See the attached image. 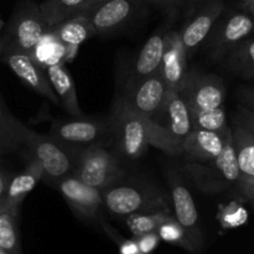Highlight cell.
<instances>
[{"label":"cell","mask_w":254,"mask_h":254,"mask_svg":"<svg viewBox=\"0 0 254 254\" xmlns=\"http://www.w3.org/2000/svg\"><path fill=\"white\" fill-rule=\"evenodd\" d=\"M112 126L116 148L123 158L136 160L144 155L149 146L176 155L165 129L154 119L135 111L124 98L117 103Z\"/></svg>","instance_id":"obj_1"},{"label":"cell","mask_w":254,"mask_h":254,"mask_svg":"<svg viewBox=\"0 0 254 254\" xmlns=\"http://www.w3.org/2000/svg\"><path fill=\"white\" fill-rule=\"evenodd\" d=\"M102 192L103 205L113 216L128 217L136 213L170 212L168 196L159 189L148 185H130L119 183L104 189Z\"/></svg>","instance_id":"obj_2"},{"label":"cell","mask_w":254,"mask_h":254,"mask_svg":"<svg viewBox=\"0 0 254 254\" xmlns=\"http://www.w3.org/2000/svg\"><path fill=\"white\" fill-rule=\"evenodd\" d=\"M112 118L109 121L86 117H72L52 124L49 135L64 146L72 156L92 145H103L112 136Z\"/></svg>","instance_id":"obj_3"},{"label":"cell","mask_w":254,"mask_h":254,"mask_svg":"<svg viewBox=\"0 0 254 254\" xmlns=\"http://www.w3.org/2000/svg\"><path fill=\"white\" fill-rule=\"evenodd\" d=\"M72 175L87 185L103 191L119 183L124 178V170L117 155L98 144L88 146L73 156Z\"/></svg>","instance_id":"obj_4"},{"label":"cell","mask_w":254,"mask_h":254,"mask_svg":"<svg viewBox=\"0 0 254 254\" xmlns=\"http://www.w3.org/2000/svg\"><path fill=\"white\" fill-rule=\"evenodd\" d=\"M49 30L39 4L25 0L12 12L2 39V47L31 55L34 47Z\"/></svg>","instance_id":"obj_5"},{"label":"cell","mask_w":254,"mask_h":254,"mask_svg":"<svg viewBox=\"0 0 254 254\" xmlns=\"http://www.w3.org/2000/svg\"><path fill=\"white\" fill-rule=\"evenodd\" d=\"M25 148L30 150V159L36 160L42 168L44 179L57 184L73 171V156L50 135L32 131Z\"/></svg>","instance_id":"obj_6"},{"label":"cell","mask_w":254,"mask_h":254,"mask_svg":"<svg viewBox=\"0 0 254 254\" xmlns=\"http://www.w3.org/2000/svg\"><path fill=\"white\" fill-rule=\"evenodd\" d=\"M254 31V19L246 11H235L217 21L210 39V56L212 61L225 57Z\"/></svg>","instance_id":"obj_7"},{"label":"cell","mask_w":254,"mask_h":254,"mask_svg":"<svg viewBox=\"0 0 254 254\" xmlns=\"http://www.w3.org/2000/svg\"><path fill=\"white\" fill-rule=\"evenodd\" d=\"M180 96L190 111L222 107L226 98V86L222 78L213 74L188 72Z\"/></svg>","instance_id":"obj_8"},{"label":"cell","mask_w":254,"mask_h":254,"mask_svg":"<svg viewBox=\"0 0 254 254\" xmlns=\"http://www.w3.org/2000/svg\"><path fill=\"white\" fill-rule=\"evenodd\" d=\"M225 11V0H205L180 32L188 56L192 55L210 36L213 27Z\"/></svg>","instance_id":"obj_9"},{"label":"cell","mask_w":254,"mask_h":254,"mask_svg":"<svg viewBox=\"0 0 254 254\" xmlns=\"http://www.w3.org/2000/svg\"><path fill=\"white\" fill-rule=\"evenodd\" d=\"M0 57L27 87H30L40 96L51 101L54 104L60 106L59 98L47 79L46 72L32 60L30 55L22 54L16 50L7 49V47H2Z\"/></svg>","instance_id":"obj_10"},{"label":"cell","mask_w":254,"mask_h":254,"mask_svg":"<svg viewBox=\"0 0 254 254\" xmlns=\"http://www.w3.org/2000/svg\"><path fill=\"white\" fill-rule=\"evenodd\" d=\"M56 185L74 215L84 220H96L104 206L101 190L87 185L72 174L61 179Z\"/></svg>","instance_id":"obj_11"},{"label":"cell","mask_w":254,"mask_h":254,"mask_svg":"<svg viewBox=\"0 0 254 254\" xmlns=\"http://www.w3.org/2000/svg\"><path fill=\"white\" fill-rule=\"evenodd\" d=\"M169 184H170L171 200H173L176 221L185 231V235L192 250H198L202 246L203 238L201 233L197 208L192 195L175 175L169 178Z\"/></svg>","instance_id":"obj_12"},{"label":"cell","mask_w":254,"mask_h":254,"mask_svg":"<svg viewBox=\"0 0 254 254\" xmlns=\"http://www.w3.org/2000/svg\"><path fill=\"white\" fill-rule=\"evenodd\" d=\"M156 116L166 117V123L160 124V127L165 129L166 135L176 155H180L184 140L191 131L192 127H191L190 111L188 104L178 91L169 89L163 107Z\"/></svg>","instance_id":"obj_13"},{"label":"cell","mask_w":254,"mask_h":254,"mask_svg":"<svg viewBox=\"0 0 254 254\" xmlns=\"http://www.w3.org/2000/svg\"><path fill=\"white\" fill-rule=\"evenodd\" d=\"M188 57L185 46L181 41L180 32L168 30L159 72L169 89L180 92L183 88L188 76Z\"/></svg>","instance_id":"obj_14"},{"label":"cell","mask_w":254,"mask_h":254,"mask_svg":"<svg viewBox=\"0 0 254 254\" xmlns=\"http://www.w3.org/2000/svg\"><path fill=\"white\" fill-rule=\"evenodd\" d=\"M168 91L169 88L160 72L156 71L130 86L128 97L124 99L139 113L153 119L163 107Z\"/></svg>","instance_id":"obj_15"},{"label":"cell","mask_w":254,"mask_h":254,"mask_svg":"<svg viewBox=\"0 0 254 254\" xmlns=\"http://www.w3.org/2000/svg\"><path fill=\"white\" fill-rule=\"evenodd\" d=\"M144 0H107L91 14L97 35L107 34L126 24Z\"/></svg>","instance_id":"obj_16"},{"label":"cell","mask_w":254,"mask_h":254,"mask_svg":"<svg viewBox=\"0 0 254 254\" xmlns=\"http://www.w3.org/2000/svg\"><path fill=\"white\" fill-rule=\"evenodd\" d=\"M225 131L216 133L201 129H191L181 146V154H185L189 160L211 163L222 150Z\"/></svg>","instance_id":"obj_17"},{"label":"cell","mask_w":254,"mask_h":254,"mask_svg":"<svg viewBox=\"0 0 254 254\" xmlns=\"http://www.w3.org/2000/svg\"><path fill=\"white\" fill-rule=\"evenodd\" d=\"M168 26H163L154 32L150 39L146 41L143 49L139 52L136 61L133 66V73L130 78V86L138 83L141 79L146 78L150 74L155 73L159 71L163 59L164 49H165V40L166 32H168Z\"/></svg>","instance_id":"obj_18"},{"label":"cell","mask_w":254,"mask_h":254,"mask_svg":"<svg viewBox=\"0 0 254 254\" xmlns=\"http://www.w3.org/2000/svg\"><path fill=\"white\" fill-rule=\"evenodd\" d=\"M77 50L78 49L64 45L54 30L50 29L37 42L30 56L44 71H46L49 67L66 64V62H69L76 56Z\"/></svg>","instance_id":"obj_19"},{"label":"cell","mask_w":254,"mask_h":254,"mask_svg":"<svg viewBox=\"0 0 254 254\" xmlns=\"http://www.w3.org/2000/svg\"><path fill=\"white\" fill-rule=\"evenodd\" d=\"M45 72H46L50 84L59 98L60 106H62L66 113L71 117L83 116L81 107H79L78 98H77L74 82L64 64L49 67Z\"/></svg>","instance_id":"obj_20"},{"label":"cell","mask_w":254,"mask_h":254,"mask_svg":"<svg viewBox=\"0 0 254 254\" xmlns=\"http://www.w3.org/2000/svg\"><path fill=\"white\" fill-rule=\"evenodd\" d=\"M41 179H44V170L36 160L30 159L26 168L11 179L1 206L19 210L22 201Z\"/></svg>","instance_id":"obj_21"},{"label":"cell","mask_w":254,"mask_h":254,"mask_svg":"<svg viewBox=\"0 0 254 254\" xmlns=\"http://www.w3.org/2000/svg\"><path fill=\"white\" fill-rule=\"evenodd\" d=\"M32 131L10 112L0 94V143L4 144L9 153H12L26 146Z\"/></svg>","instance_id":"obj_22"},{"label":"cell","mask_w":254,"mask_h":254,"mask_svg":"<svg viewBox=\"0 0 254 254\" xmlns=\"http://www.w3.org/2000/svg\"><path fill=\"white\" fill-rule=\"evenodd\" d=\"M52 30L64 45L74 49H78L79 45L97 35L91 19L86 15H76Z\"/></svg>","instance_id":"obj_23"},{"label":"cell","mask_w":254,"mask_h":254,"mask_svg":"<svg viewBox=\"0 0 254 254\" xmlns=\"http://www.w3.org/2000/svg\"><path fill=\"white\" fill-rule=\"evenodd\" d=\"M232 139L241 176H254V134L233 123Z\"/></svg>","instance_id":"obj_24"},{"label":"cell","mask_w":254,"mask_h":254,"mask_svg":"<svg viewBox=\"0 0 254 254\" xmlns=\"http://www.w3.org/2000/svg\"><path fill=\"white\" fill-rule=\"evenodd\" d=\"M212 163V168L226 184H237L241 178V171L238 168L237 156L232 139V127L228 126L225 131V141L221 153Z\"/></svg>","instance_id":"obj_25"},{"label":"cell","mask_w":254,"mask_h":254,"mask_svg":"<svg viewBox=\"0 0 254 254\" xmlns=\"http://www.w3.org/2000/svg\"><path fill=\"white\" fill-rule=\"evenodd\" d=\"M225 60L232 72L245 78H254V36L240 42Z\"/></svg>","instance_id":"obj_26"},{"label":"cell","mask_w":254,"mask_h":254,"mask_svg":"<svg viewBox=\"0 0 254 254\" xmlns=\"http://www.w3.org/2000/svg\"><path fill=\"white\" fill-rule=\"evenodd\" d=\"M83 1L84 0H44L39 2V7L49 29H54L61 22L76 16Z\"/></svg>","instance_id":"obj_27"},{"label":"cell","mask_w":254,"mask_h":254,"mask_svg":"<svg viewBox=\"0 0 254 254\" xmlns=\"http://www.w3.org/2000/svg\"><path fill=\"white\" fill-rule=\"evenodd\" d=\"M17 213L19 210L0 207V251L6 254H17Z\"/></svg>","instance_id":"obj_28"},{"label":"cell","mask_w":254,"mask_h":254,"mask_svg":"<svg viewBox=\"0 0 254 254\" xmlns=\"http://www.w3.org/2000/svg\"><path fill=\"white\" fill-rule=\"evenodd\" d=\"M190 119L192 129L223 133L228 127L227 114L223 107L190 111Z\"/></svg>","instance_id":"obj_29"},{"label":"cell","mask_w":254,"mask_h":254,"mask_svg":"<svg viewBox=\"0 0 254 254\" xmlns=\"http://www.w3.org/2000/svg\"><path fill=\"white\" fill-rule=\"evenodd\" d=\"M170 212L160 211L154 213H136L127 217V226L135 237L158 231L160 225L170 217Z\"/></svg>","instance_id":"obj_30"},{"label":"cell","mask_w":254,"mask_h":254,"mask_svg":"<svg viewBox=\"0 0 254 254\" xmlns=\"http://www.w3.org/2000/svg\"><path fill=\"white\" fill-rule=\"evenodd\" d=\"M156 233L159 235L160 240L165 241L169 243H175V245L183 246V247L188 248L189 251H193L191 245L189 243L188 237L185 235V231L183 230L180 225H179L178 221L175 218L170 217L163 222L160 225V227L158 228Z\"/></svg>","instance_id":"obj_31"},{"label":"cell","mask_w":254,"mask_h":254,"mask_svg":"<svg viewBox=\"0 0 254 254\" xmlns=\"http://www.w3.org/2000/svg\"><path fill=\"white\" fill-rule=\"evenodd\" d=\"M218 218L221 225L225 228H236L245 225L248 218V213L246 208L242 207V205L232 202L221 207Z\"/></svg>","instance_id":"obj_32"},{"label":"cell","mask_w":254,"mask_h":254,"mask_svg":"<svg viewBox=\"0 0 254 254\" xmlns=\"http://www.w3.org/2000/svg\"><path fill=\"white\" fill-rule=\"evenodd\" d=\"M233 123L245 127L254 134V112L246 106H240L233 116Z\"/></svg>","instance_id":"obj_33"},{"label":"cell","mask_w":254,"mask_h":254,"mask_svg":"<svg viewBox=\"0 0 254 254\" xmlns=\"http://www.w3.org/2000/svg\"><path fill=\"white\" fill-rule=\"evenodd\" d=\"M160 237L156 232L146 233V235L136 237V245H138L139 252L140 254H149L153 252L159 245Z\"/></svg>","instance_id":"obj_34"},{"label":"cell","mask_w":254,"mask_h":254,"mask_svg":"<svg viewBox=\"0 0 254 254\" xmlns=\"http://www.w3.org/2000/svg\"><path fill=\"white\" fill-rule=\"evenodd\" d=\"M240 192L250 201L254 200V176H241L237 181Z\"/></svg>","instance_id":"obj_35"},{"label":"cell","mask_w":254,"mask_h":254,"mask_svg":"<svg viewBox=\"0 0 254 254\" xmlns=\"http://www.w3.org/2000/svg\"><path fill=\"white\" fill-rule=\"evenodd\" d=\"M238 97H240L243 106L252 109L254 112V88H252V87H243L238 91Z\"/></svg>","instance_id":"obj_36"},{"label":"cell","mask_w":254,"mask_h":254,"mask_svg":"<svg viewBox=\"0 0 254 254\" xmlns=\"http://www.w3.org/2000/svg\"><path fill=\"white\" fill-rule=\"evenodd\" d=\"M11 179L12 178L10 176V174L0 166V207H1L2 202H4L5 195H6L7 188H9V184L11 181Z\"/></svg>","instance_id":"obj_37"},{"label":"cell","mask_w":254,"mask_h":254,"mask_svg":"<svg viewBox=\"0 0 254 254\" xmlns=\"http://www.w3.org/2000/svg\"><path fill=\"white\" fill-rule=\"evenodd\" d=\"M107 0H84L83 4H82L81 7H79L78 14L77 15H86V16L89 17L92 12H93L99 5H102Z\"/></svg>","instance_id":"obj_38"},{"label":"cell","mask_w":254,"mask_h":254,"mask_svg":"<svg viewBox=\"0 0 254 254\" xmlns=\"http://www.w3.org/2000/svg\"><path fill=\"white\" fill-rule=\"evenodd\" d=\"M121 254H140L136 241H124L119 247Z\"/></svg>","instance_id":"obj_39"},{"label":"cell","mask_w":254,"mask_h":254,"mask_svg":"<svg viewBox=\"0 0 254 254\" xmlns=\"http://www.w3.org/2000/svg\"><path fill=\"white\" fill-rule=\"evenodd\" d=\"M185 0H144V2H150V4L158 5L161 7H170L176 6V5L181 4Z\"/></svg>","instance_id":"obj_40"},{"label":"cell","mask_w":254,"mask_h":254,"mask_svg":"<svg viewBox=\"0 0 254 254\" xmlns=\"http://www.w3.org/2000/svg\"><path fill=\"white\" fill-rule=\"evenodd\" d=\"M241 7L254 19V0H241Z\"/></svg>","instance_id":"obj_41"},{"label":"cell","mask_w":254,"mask_h":254,"mask_svg":"<svg viewBox=\"0 0 254 254\" xmlns=\"http://www.w3.org/2000/svg\"><path fill=\"white\" fill-rule=\"evenodd\" d=\"M9 153V150H7L6 148H5V145L2 143H0V158H1L2 155H5V154Z\"/></svg>","instance_id":"obj_42"},{"label":"cell","mask_w":254,"mask_h":254,"mask_svg":"<svg viewBox=\"0 0 254 254\" xmlns=\"http://www.w3.org/2000/svg\"><path fill=\"white\" fill-rule=\"evenodd\" d=\"M1 50H2V39L0 37V56H1Z\"/></svg>","instance_id":"obj_43"},{"label":"cell","mask_w":254,"mask_h":254,"mask_svg":"<svg viewBox=\"0 0 254 254\" xmlns=\"http://www.w3.org/2000/svg\"><path fill=\"white\" fill-rule=\"evenodd\" d=\"M2 27H4V21H2L1 17H0V31H1Z\"/></svg>","instance_id":"obj_44"},{"label":"cell","mask_w":254,"mask_h":254,"mask_svg":"<svg viewBox=\"0 0 254 254\" xmlns=\"http://www.w3.org/2000/svg\"><path fill=\"white\" fill-rule=\"evenodd\" d=\"M0 254H6L5 252H2V251H0Z\"/></svg>","instance_id":"obj_45"},{"label":"cell","mask_w":254,"mask_h":254,"mask_svg":"<svg viewBox=\"0 0 254 254\" xmlns=\"http://www.w3.org/2000/svg\"><path fill=\"white\" fill-rule=\"evenodd\" d=\"M251 202H252V205H253V207H254V200L251 201Z\"/></svg>","instance_id":"obj_46"}]
</instances>
